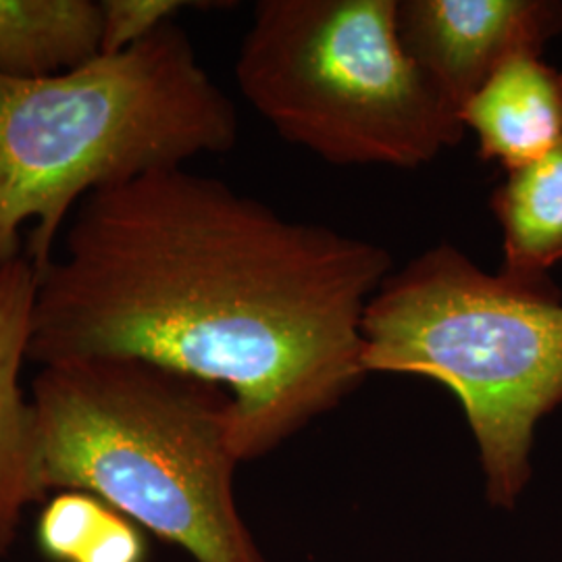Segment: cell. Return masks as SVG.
<instances>
[{"instance_id":"cell-1","label":"cell","mask_w":562,"mask_h":562,"mask_svg":"<svg viewBox=\"0 0 562 562\" xmlns=\"http://www.w3.org/2000/svg\"><path fill=\"white\" fill-rule=\"evenodd\" d=\"M392 269L375 241L155 171L78 204L38 271L27 359H140L217 383L236 457L252 461L367 378L362 315Z\"/></svg>"},{"instance_id":"cell-2","label":"cell","mask_w":562,"mask_h":562,"mask_svg":"<svg viewBox=\"0 0 562 562\" xmlns=\"http://www.w3.org/2000/svg\"><path fill=\"white\" fill-rule=\"evenodd\" d=\"M238 140V113L176 20L120 53L42 80L0 76V269L42 271L90 192L180 169Z\"/></svg>"},{"instance_id":"cell-3","label":"cell","mask_w":562,"mask_h":562,"mask_svg":"<svg viewBox=\"0 0 562 562\" xmlns=\"http://www.w3.org/2000/svg\"><path fill=\"white\" fill-rule=\"evenodd\" d=\"M46 492H86L196 562H267L234 496L229 392L155 362L44 364L32 385Z\"/></svg>"},{"instance_id":"cell-4","label":"cell","mask_w":562,"mask_h":562,"mask_svg":"<svg viewBox=\"0 0 562 562\" xmlns=\"http://www.w3.org/2000/svg\"><path fill=\"white\" fill-rule=\"evenodd\" d=\"M550 280L487 273L438 244L390 273L362 315L364 373L419 375L462 404L485 496L515 508L536 427L562 402V301Z\"/></svg>"},{"instance_id":"cell-5","label":"cell","mask_w":562,"mask_h":562,"mask_svg":"<svg viewBox=\"0 0 562 562\" xmlns=\"http://www.w3.org/2000/svg\"><path fill=\"white\" fill-rule=\"evenodd\" d=\"M236 80L283 140L334 165L417 169L467 132L404 53L398 0H261Z\"/></svg>"},{"instance_id":"cell-6","label":"cell","mask_w":562,"mask_h":562,"mask_svg":"<svg viewBox=\"0 0 562 562\" xmlns=\"http://www.w3.org/2000/svg\"><path fill=\"white\" fill-rule=\"evenodd\" d=\"M561 32L559 0H398L404 53L459 113L508 60L540 57Z\"/></svg>"},{"instance_id":"cell-7","label":"cell","mask_w":562,"mask_h":562,"mask_svg":"<svg viewBox=\"0 0 562 562\" xmlns=\"http://www.w3.org/2000/svg\"><path fill=\"white\" fill-rule=\"evenodd\" d=\"M36 290L38 271L27 257L0 269V559L15 543L25 506L48 494L42 480L38 413L20 385Z\"/></svg>"},{"instance_id":"cell-8","label":"cell","mask_w":562,"mask_h":562,"mask_svg":"<svg viewBox=\"0 0 562 562\" xmlns=\"http://www.w3.org/2000/svg\"><path fill=\"white\" fill-rule=\"evenodd\" d=\"M482 161L504 171L540 159L562 138V71L542 57L508 60L462 106Z\"/></svg>"},{"instance_id":"cell-9","label":"cell","mask_w":562,"mask_h":562,"mask_svg":"<svg viewBox=\"0 0 562 562\" xmlns=\"http://www.w3.org/2000/svg\"><path fill=\"white\" fill-rule=\"evenodd\" d=\"M97 0H0V76L42 80L102 55Z\"/></svg>"},{"instance_id":"cell-10","label":"cell","mask_w":562,"mask_h":562,"mask_svg":"<svg viewBox=\"0 0 562 562\" xmlns=\"http://www.w3.org/2000/svg\"><path fill=\"white\" fill-rule=\"evenodd\" d=\"M490 206L503 232L501 273L548 280L562 261V138L540 159L506 171Z\"/></svg>"},{"instance_id":"cell-11","label":"cell","mask_w":562,"mask_h":562,"mask_svg":"<svg viewBox=\"0 0 562 562\" xmlns=\"http://www.w3.org/2000/svg\"><path fill=\"white\" fill-rule=\"evenodd\" d=\"M38 543L53 562H144L140 531L111 504L86 492H60L44 506Z\"/></svg>"},{"instance_id":"cell-12","label":"cell","mask_w":562,"mask_h":562,"mask_svg":"<svg viewBox=\"0 0 562 562\" xmlns=\"http://www.w3.org/2000/svg\"><path fill=\"white\" fill-rule=\"evenodd\" d=\"M186 7L180 0H102V53H120L173 20Z\"/></svg>"}]
</instances>
